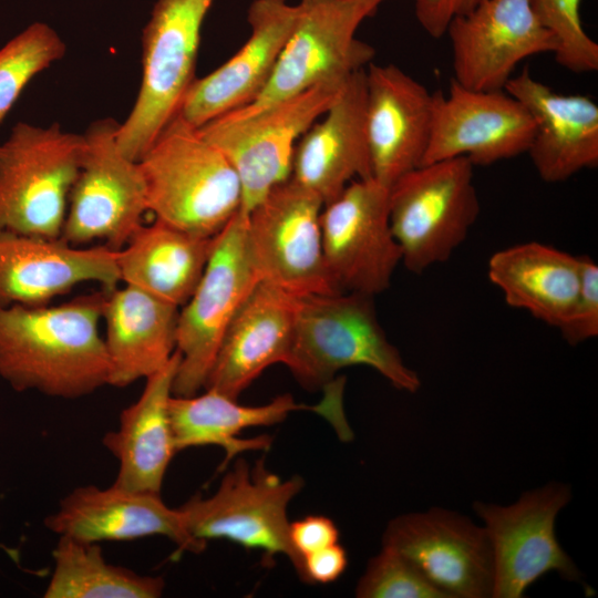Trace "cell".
Returning a JSON list of instances; mask_svg holds the SVG:
<instances>
[{"label":"cell","instance_id":"16","mask_svg":"<svg viewBox=\"0 0 598 598\" xmlns=\"http://www.w3.org/2000/svg\"><path fill=\"white\" fill-rule=\"evenodd\" d=\"M445 33L452 79L476 91L504 90L523 60L557 49L555 35L539 22L530 0H483L455 17Z\"/></svg>","mask_w":598,"mask_h":598},{"label":"cell","instance_id":"15","mask_svg":"<svg viewBox=\"0 0 598 598\" xmlns=\"http://www.w3.org/2000/svg\"><path fill=\"white\" fill-rule=\"evenodd\" d=\"M382 546L409 559L446 598L492 597L487 535L464 515L440 507L400 515L388 524Z\"/></svg>","mask_w":598,"mask_h":598},{"label":"cell","instance_id":"14","mask_svg":"<svg viewBox=\"0 0 598 598\" xmlns=\"http://www.w3.org/2000/svg\"><path fill=\"white\" fill-rule=\"evenodd\" d=\"M323 207V254L338 291H385L402 262L390 227L389 188L374 178L355 179Z\"/></svg>","mask_w":598,"mask_h":598},{"label":"cell","instance_id":"11","mask_svg":"<svg viewBox=\"0 0 598 598\" xmlns=\"http://www.w3.org/2000/svg\"><path fill=\"white\" fill-rule=\"evenodd\" d=\"M118 122L93 121L86 131L84 158L72 186L61 238L75 246L102 241L121 249L143 224L146 189L138 161L118 147Z\"/></svg>","mask_w":598,"mask_h":598},{"label":"cell","instance_id":"2","mask_svg":"<svg viewBox=\"0 0 598 598\" xmlns=\"http://www.w3.org/2000/svg\"><path fill=\"white\" fill-rule=\"evenodd\" d=\"M147 212L187 233L215 237L241 207V185L224 153L176 115L138 159Z\"/></svg>","mask_w":598,"mask_h":598},{"label":"cell","instance_id":"23","mask_svg":"<svg viewBox=\"0 0 598 598\" xmlns=\"http://www.w3.org/2000/svg\"><path fill=\"white\" fill-rule=\"evenodd\" d=\"M365 70L353 73L341 95L299 138L290 178L323 205L352 181L372 178L365 130Z\"/></svg>","mask_w":598,"mask_h":598},{"label":"cell","instance_id":"5","mask_svg":"<svg viewBox=\"0 0 598 598\" xmlns=\"http://www.w3.org/2000/svg\"><path fill=\"white\" fill-rule=\"evenodd\" d=\"M214 0H157L142 35V80L118 124L122 153L138 161L177 115L193 84L200 32Z\"/></svg>","mask_w":598,"mask_h":598},{"label":"cell","instance_id":"10","mask_svg":"<svg viewBox=\"0 0 598 598\" xmlns=\"http://www.w3.org/2000/svg\"><path fill=\"white\" fill-rule=\"evenodd\" d=\"M298 22L261 93L248 105L220 117L256 113L327 80L350 78L363 70L374 49L355 32L377 8L355 1L301 0Z\"/></svg>","mask_w":598,"mask_h":598},{"label":"cell","instance_id":"32","mask_svg":"<svg viewBox=\"0 0 598 598\" xmlns=\"http://www.w3.org/2000/svg\"><path fill=\"white\" fill-rule=\"evenodd\" d=\"M539 22L557 40L556 62L575 73L598 70V43L587 34L580 19V0H530Z\"/></svg>","mask_w":598,"mask_h":598},{"label":"cell","instance_id":"13","mask_svg":"<svg viewBox=\"0 0 598 598\" xmlns=\"http://www.w3.org/2000/svg\"><path fill=\"white\" fill-rule=\"evenodd\" d=\"M570 497L569 486L551 482L525 492L507 506L474 504L492 549V597H524L526 589L549 571L567 580L580 579V573L555 534L556 517Z\"/></svg>","mask_w":598,"mask_h":598},{"label":"cell","instance_id":"31","mask_svg":"<svg viewBox=\"0 0 598 598\" xmlns=\"http://www.w3.org/2000/svg\"><path fill=\"white\" fill-rule=\"evenodd\" d=\"M66 44L48 23L34 22L0 48V124L28 83L61 60Z\"/></svg>","mask_w":598,"mask_h":598},{"label":"cell","instance_id":"8","mask_svg":"<svg viewBox=\"0 0 598 598\" xmlns=\"http://www.w3.org/2000/svg\"><path fill=\"white\" fill-rule=\"evenodd\" d=\"M348 80L322 81L250 115L218 117L198 127L236 171L243 193L240 209L249 213L290 177L297 142L341 95Z\"/></svg>","mask_w":598,"mask_h":598},{"label":"cell","instance_id":"22","mask_svg":"<svg viewBox=\"0 0 598 598\" xmlns=\"http://www.w3.org/2000/svg\"><path fill=\"white\" fill-rule=\"evenodd\" d=\"M58 536L83 542H124L165 536L179 550L200 553L206 544L187 530L178 508L167 506L158 493L84 485L72 489L44 519Z\"/></svg>","mask_w":598,"mask_h":598},{"label":"cell","instance_id":"1","mask_svg":"<svg viewBox=\"0 0 598 598\" xmlns=\"http://www.w3.org/2000/svg\"><path fill=\"white\" fill-rule=\"evenodd\" d=\"M104 297L101 289L61 305L0 307V378L16 391L65 400L109 385Z\"/></svg>","mask_w":598,"mask_h":598},{"label":"cell","instance_id":"24","mask_svg":"<svg viewBox=\"0 0 598 598\" xmlns=\"http://www.w3.org/2000/svg\"><path fill=\"white\" fill-rule=\"evenodd\" d=\"M504 91L518 100L535 122L527 150L539 177L560 183L598 165V105L584 94H561L534 79L528 69L512 76Z\"/></svg>","mask_w":598,"mask_h":598},{"label":"cell","instance_id":"7","mask_svg":"<svg viewBox=\"0 0 598 598\" xmlns=\"http://www.w3.org/2000/svg\"><path fill=\"white\" fill-rule=\"evenodd\" d=\"M247 224L248 213L239 209L215 236L203 275L179 308L176 351L181 358L173 395H195L205 386L228 326L260 281L250 258Z\"/></svg>","mask_w":598,"mask_h":598},{"label":"cell","instance_id":"18","mask_svg":"<svg viewBox=\"0 0 598 598\" xmlns=\"http://www.w3.org/2000/svg\"><path fill=\"white\" fill-rule=\"evenodd\" d=\"M287 0H254L248 8L250 35L224 64L195 79L177 113L194 127L250 104L265 89L300 16Z\"/></svg>","mask_w":598,"mask_h":598},{"label":"cell","instance_id":"35","mask_svg":"<svg viewBox=\"0 0 598 598\" xmlns=\"http://www.w3.org/2000/svg\"><path fill=\"white\" fill-rule=\"evenodd\" d=\"M289 537L302 557L338 543L339 529L334 522L322 515H309L289 524Z\"/></svg>","mask_w":598,"mask_h":598},{"label":"cell","instance_id":"26","mask_svg":"<svg viewBox=\"0 0 598 598\" xmlns=\"http://www.w3.org/2000/svg\"><path fill=\"white\" fill-rule=\"evenodd\" d=\"M179 308L136 287L105 290L102 320L109 385L125 388L162 369L176 351Z\"/></svg>","mask_w":598,"mask_h":598},{"label":"cell","instance_id":"33","mask_svg":"<svg viewBox=\"0 0 598 598\" xmlns=\"http://www.w3.org/2000/svg\"><path fill=\"white\" fill-rule=\"evenodd\" d=\"M359 598H446L396 550L382 546L355 588Z\"/></svg>","mask_w":598,"mask_h":598},{"label":"cell","instance_id":"6","mask_svg":"<svg viewBox=\"0 0 598 598\" xmlns=\"http://www.w3.org/2000/svg\"><path fill=\"white\" fill-rule=\"evenodd\" d=\"M473 169L466 157L442 159L390 186V227L409 271L446 261L466 239L481 210Z\"/></svg>","mask_w":598,"mask_h":598},{"label":"cell","instance_id":"9","mask_svg":"<svg viewBox=\"0 0 598 598\" xmlns=\"http://www.w3.org/2000/svg\"><path fill=\"white\" fill-rule=\"evenodd\" d=\"M302 487L300 476L281 480L262 458L252 467L240 458L212 496L195 495L177 508L195 539H227L266 558L282 554L302 578L303 559L291 544L287 518L288 504Z\"/></svg>","mask_w":598,"mask_h":598},{"label":"cell","instance_id":"12","mask_svg":"<svg viewBox=\"0 0 598 598\" xmlns=\"http://www.w3.org/2000/svg\"><path fill=\"white\" fill-rule=\"evenodd\" d=\"M323 202L290 177L248 213L247 238L259 280L297 297L338 293L324 259Z\"/></svg>","mask_w":598,"mask_h":598},{"label":"cell","instance_id":"28","mask_svg":"<svg viewBox=\"0 0 598 598\" xmlns=\"http://www.w3.org/2000/svg\"><path fill=\"white\" fill-rule=\"evenodd\" d=\"M580 267V256L529 241L494 252L487 276L508 306L560 329L577 299Z\"/></svg>","mask_w":598,"mask_h":598},{"label":"cell","instance_id":"27","mask_svg":"<svg viewBox=\"0 0 598 598\" xmlns=\"http://www.w3.org/2000/svg\"><path fill=\"white\" fill-rule=\"evenodd\" d=\"M179 358L175 351L162 369L145 379L140 398L121 412L118 427L103 436L102 444L118 463L113 484L120 487L161 494L177 453L168 404Z\"/></svg>","mask_w":598,"mask_h":598},{"label":"cell","instance_id":"3","mask_svg":"<svg viewBox=\"0 0 598 598\" xmlns=\"http://www.w3.org/2000/svg\"><path fill=\"white\" fill-rule=\"evenodd\" d=\"M373 298L359 292L298 297L285 364L302 386L324 388L341 369L367 365L398 390L420 389L417 373L405 365L381 327Z\"/></svg>","mask_w":598,"mask_h":598},{"label":"cell","instance_id":"30","mask_svg":"<svg viewBox=\"0 0 598 598\" xmlns=\"http://www.w3.org/2000/svg\"><path fill=\"white\" fill-rule=\"evenodd\" d=\"M45 598H158L161 576L141 575L110 564L99 543L59 536Z\"/></svg>","mask_w":598,"mask_h":598},{"label":"cell","instance_id":"36","mask_svg":"<svg viewBox=\"0 0 598 598\" xmlns=\"http://www.w3.org/2000/svg\"><path fill=\"white\" fill-rule=\"evenodd\" d=\"M483 0H414L415 17L432 38L445 34L447 25L457 16L474 9Z\"/></svg>","mask_w":598,"mask_h":598},{"label":"cell","instance_id":"21","mask_svg":"<svg viewBox=\"0 0 598 598\" xmlns=\"http://www.w3.org/2000/svg\"><path fill=\"white\" fill-rule=\"evenodd\" d=\"M365 86L372 178L390 188L422 164L432 131L435 92L394 64L370 63Z\"/></svg>","mask_w":598,"mask_h":598},{"label":"cell","instance_id":"4","mask_svg":"<svg viewBox=\"0 0 598 598\" xmlns=\"http://www.w3.org/2000/svg\"><path fill=\"white\" fill-rule=\"evenodd\" d=\"M84 153V135L58 122H18L0 144V230L60 238Z\"/></svg>","mask_w":598,"mask_h":598},{"label":"cell","instance_id":"34","mask_svg":"<svg viewBox=\"0 0 598 598\" xmlns=\"http://www.w3.org/2000/svg\"><path fill=\"white\" fill-rule=\"evenodd\" d=\"M580 264L577 299L569 318L559 329L571 346L598 336V266L587 255L580 256Z\"/></svg>","mask_w":598,"mask_h":598},{"label":"cell","instance_id":"29","mask_svg":"<svg viewBox=\"0 0 598 598\" xmlns=\"http://www.w3.org/2000/svg\"><path fill=\"white\" fill-rule=\"evenodd\" d=\"M214 238L158 219L142 224L117 250L120 281L181 308L203 275Z\"/></svg>","mask_w":598,"mask_h":598},{"label":"cell","instance_id":"19","mask_svg":"<svg viewBox=\"0 0 598 598\" xmlns=\"http://www.w3.org/2000/svg\"><path fill=\"white\" fill-rule=\"evenodd\" d=\"M85 282L117 287V250L0 230V307L47 305Z\"/></svg>","mask_w":598,"mask_h":598},{"label":"cell","instance_id":"17","mask_svg":"<svg viewBox=\"0 0 598 598\" xmlns=\"http://www.w3.org/2000/svg\"><path fill=\"white\" fill-rule=\"evenodd\" d=\"M534 133L529 112L504 90H471L452 79L447 95L435 92L421 165L454 157H466L474 166L492 165L527 153Z\"/></svg>","mask_w":598,"mask_h":598},{"label":"cell","instance_id":"25","mask_svg":"<svg viewBox=\"0 0 598 598\" xmlns=\"http://www.w3.org/2000/svg\"><path fill=\"white\" fill-rule=\"evenodd\" d=\"M297 302V296L260 280L228 326L204 389L237 400L268 367L285 364Z\"/></svg>","mask_w":598,"mask_h":598},{"label":"cell","instance_id":"20","mask_svg":"<svg viewBox=\"0 0 598 598\" xmlns=\"http://www.w3.org/2000/svg\"><path fill=\"white\" fill-rule=\"evenodd\" d=\"M302 409L326 417L339 436L351 430L343 411V386L339 383L324 388V398L316 405L298 404L291 394L279 395L264 405H241L213 389H205L199 395H172L168 404L177 452L196 446H220L225 451L220 468L243 452L270 447L272 437L267 435L237 437L244 430L274 425L290 412Z\"/></svg>","mask_w":598,"mask_h":598},{"label":"cell","instance_id":"38","mask_svg":"<svg viewBox=\"0 0 598 598\" xmlns=\"http://www.w3.org/2000/svg\"><path fill=\"white\" fill-rule=\"evenodd\" d=\"M339 1H355V2H362V3H367V4H370L374 8H379V6L384 2L385 0H339Z\"/></svg>","mask_w":598,"mask_h":598},{"label":"cell","instance_id":"37","mask_svg":"<svg viewBox=\"0 0 598 598\" xmlns=\"http://www.w3.org/2000/svg\"><path fill=\"white\" fill-rule=\"evenodd\" d=\"M347 566V551L336 543L303 557L301 579L309 584H329L336 581Z\"/></svg>","mask_w":598,"mask_h":598}]
</instances>
